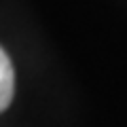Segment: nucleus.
<instances>
[{
  "mask_svg": "<svg viewBox=\"0 0 127 127\" xmlns=\"http://www.w3.org/2000/svg\"><path fill=\"white\" fill-rule=\"evenodd\" d=\"M15 91V74L6 51L0 47V112L9 108Z\"/></svg>",
  "mask_w": 127,
  "mask_h": 127,
  "instance_id": "obj_1",
  "label": "nucleus"
}]
</instances>
